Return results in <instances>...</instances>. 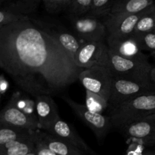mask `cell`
Masks as SVG:
<instances>
[{
    "label": "cell",
    "instance_id": "obj_1",
    "mask_svg": "<svg viewBox=\"0 0 155 155\" xmlns=\"http://www.w3.org/2000/svg\"><path fill=\"white\" fill-rule=\"evenodd\" d=\"M0 60L15 84L34 98L58 95L84 70L31 18L0 30Z\"/></svg>",
    "mask_w": 155,
    "mask_h": 155
},
{
    "label": "cell",
    "instance_id": "obj_2",
    "mask_svg": "<svg viewBox=\"0 0 155 155\" xmlns=\"http://www.w3.org/2000/svg\"><path fill=\"white\" fill-rule=\"evenodd\" d=\"M155 115V92L136 97L109 111L112 127L120 130L140 118Z\"/></svg>",
    "mask_w": 155,
    "mask_h": 155
},
{
    "label": "cell",
    "instance_id": "obj_3",
    "mask_svg": "<svg viewBox=\"0 0 155 155\" xmlns=\"http://www.w3.org/2000/svg\"><path fill=\"white\" fill-rule=\"evenodd\" d=\"M107 67L114 77L152 84L150 74L153 65L148 59L127 58L115 54L108 48Z\"/></svg>",
    "mask_w": 155,
    "mask_h": 155
},
{
    "label": "cell",
    "instance_id": "obj_4",
    "mask_svg": "<svg viewBox=\"0 0 155 155\" xmlns=\"http://www.w3.org/2000/svg\"><path fill=\"white\" fill-rule=\"evenodd\" d=\"M61 98L68 104L74 114L93 132L97 140L100 143H102L112 127L110 117L92 111L85 104H79L68 96L61 95Z\"/></svg>",
    "mask_w": 155,
    "mask_h": 155
},
{
    "label": "cell",
    "instance_id": "obj_5",
    "mask_svg": "<svg viewBox=\"0 0 155 155\" xmlns=\"http://www.w3.org/2000/svg\"><path fill=\"white\" fill-rule=\"evenodd\" d=\"M151 92H155V86L153 83H136L113 77L108 100L109 111L136 97Z\"/></svg>",
    "mask_w": 155,
    "mask_h": 155
},
{
    "label": "cell",
    "instance_id": "obj_6",
    "mask_svg": "<svg viewBox=\"0 0 155 155\" xmlns=\"http://www.w3.org/2000/svg\"><path fill=\"white\" fill-rule=\"evenodd\" d=\"M111 72L106 66H95L83 70L78 80L86 90L100 95L108 103L112 82Z\"/></svg>",
    "mask_w": 155,
    "mask_h": 155
},
{
    "label": "cell",
    "instance_id": "obj_7",
    "mask_svg": "<svg viewBox=\"0 0 155 155\" xmlns=\"http://www.w3.org/2000/svg\"><path fill=\"white\" fill-rule=\"evenodd\" d=\"M74 34L82 42L104 40L107 36V28L100 18L91 15L71 17Z\"/></svg>",
    "mask_w": 155,
    "mask_h": 155
},
{
    "label": "cell",
    "instance_id": "obj_8",
    "mask_svg": "<svg viewBox=\"0 0 155 155\" xmlns=\"http://www.w3.org/2000/svg\"><path fill=\"white\" fill-rule=\"evenodd\" d=\"M108 47L104 40L83 42L76 53L74 62L83 69L95 66H106Z\"/></svg>",
    "mask_w": 155,
    "mask_h": 155
},
{
    "label": "cell",
    "instance_id": "obj_9",
    "mask_svg": "<svg viewBox=\"0 0 155 155\" xmlns=\"http://www.w3.org/2000/svg\"><path fill=\"white\" fill-rule=\"evenodd\" d=\"M120 130L133 144L152 146L155 145V115L136 120Z\"/></svg>",
    "mask_w": 155,
    "mask_h": 155
},
{
    "label": "cell",
    "instance_id": "obj_10",
    "mask_svg": "<svg viewBox=\"0 0 155 155\" xmlns=\"http://www.w3.org/2000/svg\"><path fill=\"white\" fill-rule=\"evenodd\" d=\"M0 124L29 131L40 130L37 117L22 111L11 98L0 111Z\"/></svg>",
    "mask_w": 155,
    "mask_h": 155
},
{
    "label": "cell",
    "instance_id": "obj_11",
    "mask_svg": "<svg viewBox=\"0 0 155 155\" xmlns=\"http://www.w3.org/2000/svg\"><path fill=\"white\" fill-rule=\"evenodd\" d=\"M138 14H109L103 18L107 35L118 37H129L133 35L136 24L146 12Z\"/></svg>",
    "mask_w": 155,
    "mask_h": 155
},
{
    "label": "cell",
    "instance_id": "obj_12",
    "mask_svg": "<svg viewBox=\"0 0 155 155\" xmlns=\"http://www.w3.org/2000/svg\"><path fill=\"white\" fill-rule=\"evenodd\" d=\"M34 21L39 27H42L45 32L51 35L57 41L60 46L64 50L65 52L74 61L76 53L83 45V42L74 33L69 32L62 26L38 20Z\"/></svg>",
    "mask_w": 155,
    "mask_h": 155
},
{
    "label": "cell",
    "instance_id": "obj_13",
    "mask_svg": "<svg viewBox=\"0 0 155 155\" xmlns=\"http://www.w3.org/2000/svg\"><path fill=\"white\" fill-rule=\"evenodd\" d=\"M45 132L57 139L76 147L80 151H83L85 154L88 155H99L86 143L73 126L70 125L61 118L54 122Z\"/></svg>",
    "mask_w": 155,
    "mask_h": 155
},
{
    "label": "cell",
    "instance_id": "obj_14",
    "mask_svg": "<svg viewBox=\"0 0 155 155\" xmlns=\"http://www.w3.org/2000/svg\"><path fill=\"white\" fill-rule=\"evenodd\" d=\"M35 110L39 129L42 131L48 130L61 118L57 104L51 95H42L35 97Z\"/></svg>",
    "mask_w": 155,
    "mask_h": 155
},
{
    "label": "cell",
    "instance_id": "obj_15",
    "mask_svg": "<svg viewBox=\"0 0 155 155\" xmlns=\"http://www.w3.org/2000/svg\"><path fill=\"white\" fill-rule=\"evenodd\" d=\"M107 47L113 52L127 58L148 59V57L140 49L134 36L118 37L107 35L106 37Z\"/></svg>",
    "mask_w": 155,
    "mask_h": 155
},
{
    "label": "cell",
    "instance_id": "obj_16",
    "mask_svg": "<svg viewBox=\"0 0 155 155\" xmlns=\"http://www.w3.org/2000/svg\"><path fill=\"white\" fill-rule=\"evenodd\" d=\"M38 136L49 149L58 155H88L76 147L57 139L46 132L38 130Z\"/></svg>",
    "mask_w": 155,
    "mask_h": 155
},
{
    "label": "cell",
    "instance_id": "obj_17",
    "mask_svg": "<svg viewBox=\"0 0 155 155\" xmlns=\"http://www.w3.org/2000/svg\"><path fill=\"white\" fill-rule=\"evenodd\" d=\"M154 4V0H115L110 14H138Z\"/></svg>",
    "mask_w": 155,
    "mask_h": 155
},
{
    "label": "cell",
    "instance_id": "obj_18",
    "mask_svg": "<svg viewBox=\"0 0 155 155\" xmlns=\"http://www.w3.org/2000/svg\"><path fill=\"white\" fill-rule=\"evenodd\" d=\"M35 149V133L33 138L13 141L0 147V155H26Z\"/></svg>",
    "mask_w": 155,
    "mask_h": 155
},
{
    "label": "cell",
    "instance_id": "obj_19",
    "mask_svg": "<svg viewBox=\"0 0 155 155\" xmlns=\"http://www.w3.org/2000/svg\"><path fill=\"white\" fill-rule=\"evenodd\" d=\"M35 132L0 124V147L13 141L33 138Z\"/></svg>",
    "mask_w": 155,
    "mask_h": 155
},
{
    "label": "cell",
    "instance_id": "obj_20",
    "mask_svg": "<svg viewBox=\"0 0 155 155\" xmlns=\"http://www.w3.org/2000/svg\"><path fill=\"white\" fill-rule=\"evenodd\" d=\"M155 31V3L147 9L136 24L133 36H138Z\"/></svg>",
    "mask_w": 155,
    "mask_h": 155
},
{
    "label": "cell",
    "instance_id": "obj_21",
    "mask_svg": "<svg viewBox=\"0 0 155 155\" xmlns=\"http://www.w3.org/2000/svg\"><path fill=\"white\" fill-rule=\"evenodd\" d=\"M42 0H15L6 4L1 8L5 9L18 15L28 16L36 11L38 5Z\"/></svg>",
    "mask_w": 155,
    "mask_h": 155
},
{
    "label": "cell",
    "instance_id": "obj_22",
    "mask_svg": "<svg viewBox=\"0 0 155 155\" xmlns=\"http://www.w3.org/2000/svg\"><path fill=\"white\" fill-rule=\"evenodd\" d=\"M90 110L102 114L108 110V103L103 98L90 91L86 90V104Z\"/></svg>",
    "mask_w": 155,
    "mask_h": 155
},
{
    "label": "cell",
    "instance_id": "obj_23",
    "mask_svg": "<svg viewBox=\"0 0 155 155\" xmlns=\"http://www.w3.org/2000/svg\"><path fill=\"white\" fill-rule=\"evenodd\" d=\"M114 1L115 0H92V6L87 15L98 18H104L110 14Z\"/></svg>",
    "mask_w": 155,
    "mask_h": 155
},
{
    "label": "cell",
    "instance_id": "obj_24",
    "mask_svg": "<svg viewBox=\"0 0 155 155\" xmlns=\"http://www.w3.org/2000/svg\"><path fill=\"white\" fill-rule=\"evenodd\" d=\"M42 2L47 12L55 15L66 9L69 10L73 0H42Z\"/></svg>",
    "mask_w": 155,
    "mask_h": 155
},
{
    "label": "cell",
    "instance_id": "obj_25",
    "mask_svg": "<svg viewBox=\"0 0 155 155\" xmlns=\"http://www.w3.org/2000/svg\"><path fill=\"white\" fill-rule=\"evenodd\" d=\"M92 0H73L69 12L71 17L83 16L89 13Z\"/></svg>",
    "mask_w": 155,
    "mask_h": 155
},
{
    "label": "cell",
    "instance_id": "obj_26",
    "mask_svg": "<svg viewBox=\"0 0 155 155\" xmlns=\"http://www.w3.org/2000/svg\"><path fill=\"white\" fill-rule=\"evenodd\" d=\"M134 36L136 39L139 48L142 51H150L151 54L155 53V31L145 33L141 36Z\"/></svg>",
    "mask_w": 155,
    "mask_h": 155
},
{
    "label": "cell",
    "instance_id": "obj_27",
    "mask_svg": "<svg viewBox=\"0 0 155 155\" xmlns=\"http://www.w3.org/2000/svg\"><path fill=\"white\" fill-rule=\"evenodd\" d=\"M30 17L22 15H18L9 11L0 8V30L5 25L20 21V20L27 19Z\"/></svg>",
    "mask_w": 155,
    "mask_h": 155
},
{
    "label": "cell",
    "instance_id": "obj_28",
    "mask_svg": "<svg viewBox=\"0 0 155 155\" xmlns=\"http://www.w3.org/2000/svg\"><path fill=\"white\" fill-rule=\"evenodd\" d=\"M33 152L36 155H58L42 142L38 136V130L35 132V149Z\"/></svg>",
    "mask_w": 155,
    "mask_h": 155
},
{
    "label": "cell",
    "instance_id": "obj_29",
    "mask_svg": "<svg viewBox=\"0 0 155 155\" xmlns=\"http://www.w3.org/2000/svg\"><path fill=\"white\" fill-rule=\"evenodd\" d=\"M8 87V83L6 81L5 77L3 76L0 75V95H2L3 93L6 92Z\"/></svg>",
    "mask_w": 155,
    "mask_h": 155
},
{
    "label": "cell",
    "instance_id": "obj_30",
    "mask_svg": "<svg viewBox=\"0 0 155 155\" xmlns=\"http://www.w3.org/2000/svg\"><path fill=\"white\" fill-rule=\"evenodd\" d=\"M150 77H151V83L154 84L155 86V66L152 67V69L151 71V74H150Z\"/></svg>",
    "mask_w": 155,
    "mask_h": 155
},
{
    "label": "cell",
    "instance_id": "obj_31",
    "mask_svg": "<svg viewBox=\"0 0 155 155\" xmlns=\"http://www.w3.org/2000/svg\"><path fill=\"white\" fill-rule=\"evenodd\" d=\"M141 155H155V152H145Z\"/></svg>",
    "mask_w": 155,
    "mask_h": 155
},
{
    "label": "cell",
    "instance_id": "obj_32",
    "mask_svg": "<svg viewBox=\"0 0 155 155\" xmlns=\"http://www.w3.org/2000/svg\"><path fill=\"white\" fill-rule=\"evenodd\" d=\"M2 67H3V65H2V63L1 60H0V68H1V69H2Z\"/></svg>",
    "mask_w": 155,
    "mask_h": 155
},
{
    "label": "cell",
    "instance_id": "obj_33",
    "mask_svg": "<svg viewBox=\"0 0 155 155\" xmlns=\"http://www.w3.org/2000/svg\"><path fill=\"white\" fill-rule=\"evenodd\" d=\"M151 55H152L153 58H154V62H155V53H153V54H151Z\"/></svg>",
    "mask_w": 155,
    "mask_h": 155
},
{
    "label": "cell",
    "instance_id": "obj_34",
    "mask_svg": "<svg viewBox=\"0 0 155 155\" xmlns=\"http://www.w3.org/2000/svg\"><path fill=\"white\" fill-rule=\"evenodd\" d=\"M26 155H36V154H35L34 152H32V153H30V154H27Z\"/></svg>",
    "mask_w": 155,
    "mask_h": 155
},
{
    "label": "cell",
    "instance_id": "obj_35",
    "mask_svg": "<svg viewBox=\"0 0 155 155\" xmlns=\"http://www.w3.org/2000/svg\"><path fill=\"white\" fill-rule=\"evenodd\" d=\"M0 97H1V95H0Z\"/></svg>",
    "mask_w": 155,
    "mask_h": 155
},
{
    "label": "cell",
    "instance_id": "obj_36",
    "mask_svg": "<svg viewBox=\"0 0 155 155\" xmlns=\"http://www.w3.org/2000/svg\"><path fill=\"white\" fill-rule=\"evenodd\" d=\"M14 1H15V0H14Z\"/></svg>",
    "mask_w": 155,
    "mask_h": 155
}]
</instances>
